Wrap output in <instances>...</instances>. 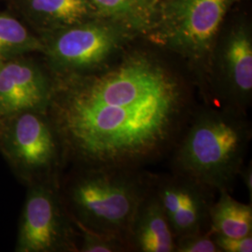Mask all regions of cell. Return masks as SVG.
<instances>
[{
	"mask_svg": "<svg viewBox=\"0 0 252 252\" xmlns=\"http://www.w3.org/2000/svg\"><path fill=\"white\" fill-rule=\"evenodd\" d=\"M175 252H220L209 232L187 234L176 238Z\"/></svg>",
	"mask_w": 252,
	"mask_h": 252,
	"instance_id": "17",
	"label": "cell"
},
{
	"mask_svg": "<svg viewBox=\"0 0 252 252\" xmlns=\"http://www.w3.org/2000/svg\"><path fill=\"white\" fill-rule=\"evenodd\" d=\"M151 182L152 173L145 169L82 168L68 188L71 219L94 232L119 238L129 247L135 212Z\"/></svg>",
	"mask_w": 252,
	"mask_h": 252,
	"instance_id": "3",
	"label": "cell"
},
{
	"mask_svg": "<svg viewBox=\"0 0 252 252\" xmlns=\"http://www.w3.org/2000/svg\"><path fill=\"white\" fill-rule=\"evenodd\" d=\"M211 64L216 78L211 103L249 114L252 101V37L249 27H234L220 45L216 44L209 67Z\"/></svg>",
	"mask_w": 252,
	"mask_h": 252,
	"instance_id": "7",
	"label": "cell"
},
{
	"mask_svg": "<svg viewBox=\"0 0 252 252\" xmlns=\"http://www.w3.org/2000/svg\"><path fill=\"white\" fill-rule=\"evenodd\" d=\"M152 186L176 238L209 232V212L214 190L175 172L152 174Z\"/></svg>",
	"mask_w": 252,
	"mask_h": 252,
	"instance_id": "8",
	"label": "cell"
},
{
	"mask_svg": "<svg viewBox=\"0 0 252 252\" xmlns=\"http://www.w3.org/2000/svg\"><path fill=\"white\" fill-rule=\"evenodd\" d=\"M238 177L243 181L244 185L249 192L251 203H252V163L249 162L247 165L244 164L243 167L238 174Z\"/></svg>",
	"mask_w": 252,
	"mask_h": 252,
	"instance_id": "19",
	"label": "cell"
},
{
	"mask_svg": "<svg viewBox=\"0 0 252 252\" xmlns=\"http://www.w3.org/2000/svg\"><path fill=\"white\" fill-rule=\"evenodd\" d=\"M157 1H159V0H157ZM162 1H167V0H162Z\"/></svg>",
	"mask_w": 252,
	"mask_h": 252,
	"instance_id": "21",
	"label": "cell"
},
{
	"mask_svg": "<svg viewBox=\"0 0 252 252\" xmlns=\"http://www.w3.org/2000/svg\"><path fill=\"white\" fill-rule=\"evenodd\" d=\"M220 252H252V234L243 237H230L211 234Z\"/></svg>",
	"mask_w": 252,
	"mask_h": 252,
	"instance_id": "18",
	"label": "cell"
},
{
	"mask_svg": "<svg viewBox=\"0 0 252 252\" xmlns=\"http://www.w3.org/2000/svg\"><path fill=\"white\" fill-rule=\"evenodd\" d=\"M81 235L79 252H130L128 245L113 236L99 234L74 221Z\"/></svg>",
	"mask_w": 252,
	"mask_h": 252,
	"instance_id": "16",
	"label": "cell"
},
{
	"mask_svg": "<svg viewBox=\"0 0 252 252\" xmlns=\"http://www.w3.org/2000/svg\"><path fill=\"white\" fill-rule=\"evenodd\" d=\"M3 120L0 118V137H1V135H2V132H3V127H4V125H3Z\"/></svg>",
	"mask_w": 252,
	"mask_h": 252,
	"instance_id": "20",
	"label": "cell"
},
{
	"mask_svg": "<svg viewBox=\"0 0 252 252\" xmlns=\"http://www.w3.org/2000/svg\"><path fill=\"white\" fill-rule=\"evenodd\" d=\"M9 118L11 122L1 137L10 158L30 171L54 167L62 147L48 115L25 111Z\"/></svg>",
	"mask_w": 252,
	"mask_h": 252,
	"instance_id": "9",
	"label": "cell"
},
{
	"mask_svg": "<svg viewBox=\"0 0 252 252\" xmlns=\"http://www.w3.org/2000/svg\"><path fill=\"white\" fill-rule=\"evenodd\" d=\"M43 43L17 19L0 14V60L32 52L43 53Z\"/></svg>",
	"mask_w": 252,
	"mask_h": 252,
	"instance_id": "15",
	"label": "cell"
},
{
	"mask_svg": "<svg viewBox=\"0 0 252 252\" xmlns=\"http://www.w3.org/2000/svg\"><path fill=\"white\" fill-rule=\"evenodd\" d=\"M23 8L44 33L99 17L88 0H24Z\"/></svg>",
	"mask_w": 252,
	"mask_h": 252,
	"instance_id": "12",
	"label": "cell"
},
{
	"mask_svg": "<svg viewBox=\"0 0 252 252\" xmlns=\"http://www.w3.org/2000/svg\"><path fill=\"white\" fill-rule=\"evenodd\" d=\"M128 244L131 252H175L176 236L152 186L135 212Z\"/></svg>",
	"mask_w": 252,
	"mask_h": 252,
	"instance_id": "11",
	"label": "cell"
},
{
	"mask_svg": "<svg viewBox=\"0 0 252 252\" xmlns=\"http://www.w3.org/2000/svg\"><path fill=\"white\" fill-rule=\"evenodd\" d=\"M101 18L122 25L136 36L148 38L155 29L160 3L157 0H88Z\"/></svg>",
	"mask_w": 252,
	"mask_h": 252,
	"instance_id": "13",
	"label": "cell"
},
{
	"mask_svg": "<svg viewBox=\"0 0 252 252\" xmlns=\"http://www.w3.org/2000/svg\"><path fill=\"white\" fill-rule=\"evenodd\" d=\"M54 81L36 63L21 56L0 60V118L25 111L47 114Z\"/></svg>",
	"mask_w": 252,
	"mask_h": 252,
	"instance_id": "10",
	"label": "cell"
},
{
	"mask_svg": "<svg viewBox=\"0 0 252 252\" xmlns=\"http://www.w3.org/2000/svg\"><path fill=\"white\" fill-rule=\"evenodd\" d=\"M199 105L174 63L133 42L99 70L54 79L47 115L82 168L145 169L168 159Z\"/></svg>",
	"mask_w": 252,
	"mask_h": 252,
	"instance_id": "1",
	"label": "cell"
},
{
	"mask_svg": "<svg viewBox=\"0 0 252 252\" xmlns=\"http://www.w3.org/2000/svg\"><path fill=\"white\" fill-rule=\"evenodd\" d=\"M249 114L200 104L170 156L172 172L208 189L231 192L252 140Z\"/></svg>",
	"mask_w": 252,
	"mask_h": 252,
	"instance_id": "2",
	"label": "cell"
},
{
	"mask_svg": "<svg viewBox=\"0 0 252 252\" xmlns=\"http://www.w3.org/2000/svg\"><path fill=\"white\" fill-rule=\"evenodd\" d=\"M209 212V233L230 237L252 234V205L233 198L231 193L220 190Z\"/></svg>",
	"mask_w": 252,
	"mask_h": 252,
	"instance_id": "14",
	"label": "cell"
},
{
	"mask_svg": "<svg viewBox=\"0 0 252 252\" xmlns=\"http://www.w3.org/2000/svg\"><path fill=\"white\" fill-rule=\"evenodd\" d=\"M238 1H162L155 29L147 39L184 60L192 70L207 72L222 22Z\"/></svg>",
	"mask_w": 252,
	"mask_h": 252,
	"instance_id": "4",
	"label": "cell"
},
{
	"mask_svg": "<svg viewBox=\"0 0 252 252\" xmlns=\"http://www.w3.org/2000/svg\"><path fill=\"white\" fill-rule=\"evenodd\" d=\"M138 36L107 19L46 32L41 41L54 79L94 72L117 58Z\"/></svg>",
	"mask_w": 252,
	"mask_h": 252,
	"instance_id": "5",
	"label": "cell"
},
{
	"mask_svg": "<svg viewBox=\"0 0 252 252\" xmlns=\"http://www.w3.org/2000/svg\"><path fill=\"white\" fill-rule=\"evenodd\" d=\"M53 184L39 183L29 190L19 231L17 252H50L77 249L72 229Z\"/></svg>",
	"mask_w": 252,
	"mask_h": 252,
	"instance_id": "6",
	"label": "cell"
}]
</instances>
